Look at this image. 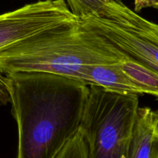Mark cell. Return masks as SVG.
<instances>
[{
	"label": "cell",
	"instance_id": "1",
	"mask_svg": "<svg viewBox=\"0 0 158 158\" xmlns=\"http://www.w3.org/2000/svg\"><path fill=\"white\" fill-rule=\"evenodd\" d=\"M6 77L18 127L16 158H55L80 129L89 85L46 72Z\"/></svg>",
	"mask_w": 158,
	"mask_h": 158
},
{
	"label": "cell",
	"instance_id": "2",
	"mask_svg": "<svg viewBox=\"0 0 158 158\" xmlns=\"http://www.w3.org/2000/svg\"><path fill=\"white\" fill-rule=\"evenodd\" d=\"M127 56L80 20L61 23L0 50V73L46 72L89 85L87 69L115 64Z\"/></svg>",
	"mask_w": 158,
	"mask_h": 158
},
{
	"label": "cell",
	"instance_id": "3",
	"mask_svg": "<svg viewBox=\"0 0 158 158\" xmlns=\"http://www.w3.org/2000/svg\"><path fill=\"white\" fill-rule=\"evenodd\" d=\"M138 108V94H119L89 85L80 125L87 147L86 158H128Z\"/></svg>",
	"mask_w": 158,
	"mask_h": 158
},
{
	"label": "cell",
	"instance_id": "4",
	"mask_svg": "<svg viewBox=\"0 0 158 158\" xmlns=\"http://www.w3.org/2000/svg\"><path fill=\"white\" fill-rule=\"evenodd\" d=\"M79 20L120 52L158 74V23L140 16L118 0H110L100 15Z\"/></svg>",
	"mask_w": 158,
	"mask_h": 158
},
{
	"label": "cell",
	"instance_id": "5",
	"mask_svg": "<svg viewBox=\"0 0 158 158\" xmlns=\"http://www.w3.org/2000/svg\"><path fill=\"white\" fill-rule=\"evenodd\" d=\"M65 0H44L0 15V50L46 29L77 20Z\"/></svg>",
	"mask_w": 158,
	"mask_h": 158
},
{
	"label": "cell",
	"instance_id": "6",
	"mask_svg": "<svg viewBox=\"0 0 158 158\" xmlns=\"http://www.w3.org/2000/svg\"><path fill=\"white\" fill-rule=\"evenodd\" d=\"M128 158H158V138L154 128V111L149 107H140L128 151Z\"/></svg>",
	"mask_w": 158,
	"mask_h": 158
},
{
	"label": "cell",
	"instance_id": "7",
	"mask_svg": "<svg viewBox=\"0 0 158 158\" xmlns=\"http://www.w3.org/2000/svg\"><path fill=\"white\" fill-rule=\"evenodd\" d=\"M87 79L89 85H98L113 92L140 94L119 63L91 65L87 69Z\"/></svg>",
	"mask_w": 158,
	"mask_h": 158
},
{
	"label": "cell",
	"instance_id": "8",
	"mask_svg": "<svg viewBox=\"0 0 158 158\" xmlns=\"http://www.w3.org/2000/svg\"><path fill=\"white\" fill-rule=\"evenodd\" d=\"M119 65L140 94H151L158 99V74L128 57Z\"/></svg>",
	"mask_w": 158,
	"mask_h": 158
},
{
	"label": "cell",
	"instance_id": "9",
	"mask_svg": "<svg viewBox=\"0 0 158 158\" xmlns=\"http://www.w3.org/2000/svg\"><path fill=\"white\" fill-rule=\"evenodd\" d=\"M110 0H66L69 10L77 18L100 15Z\"/></svg>",
	"mask_w": 158,
	"mask_h": 158
},
{
	"label": "cell",
	"instance_id": "10",
	"mask_svg": "<svg viewBox=\"0 0 158 158\" xmlns=\"http://www.w3.org/2000/svg\"><path fill=\"white\" fill-rule=\"evenodd\" d=\"M87 147L80 129L62 148L55 158H86Z\"/></svg>",
	"mask_w": 158,
	"mask_h": 158
},
{
	"label": "cell",
	"instance_id": "11",
	"mask_svg": "<svg viewBox=\"0 0 158 158\" xmlns=\"http://www.w3.org/2000/svg\"><path fill=\"white\" fill-rule=\"evenodd\" d=\"M10 101L6 77L0 74V105H6Z\"/></svg>",
	"mask_w": 158,
	"mask_h": 158
},
{
	"label": "cell",
	"instance_id": "12",
	"mask_svg": "<svg viewBox=\"0 0 158 158\" xmlns=\"http://www.w3.org/2000/svg\"><path fill=\"white\" fill-rule=\"evenodd\" d=\"M145 8L158 9V0H134V12H139Z\"/></svg>",
	"mask_w": 158,
	"mask_h": 158
},
{
	"label": "cell",
	"instance_id": "13",
	"mask_svg": "<svg viewBox=\"0 0 158 158\" xmlns=\"http://www.w3.org/2000/svg\"><path fill=\"white\" fill-rule=\"evenodd\" d=\"M154 128L155 136L158 138V110L154 111Z\"/></svg>",
	"mask_w": 158,
	"mask_h": 158
}]
</instances>
